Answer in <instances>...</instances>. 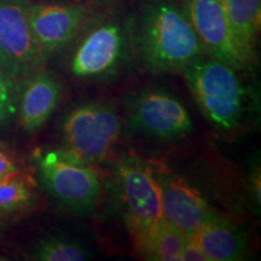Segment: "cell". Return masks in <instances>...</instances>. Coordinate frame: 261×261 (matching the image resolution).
Here are the masks:
<instances>
[{
  "label": "cell",
  "mask_w": 261,
  "mask_h": 261,
  "mask_svg": "<svg viewBox=\"0 0 261 261\" xmlns=\"http://www.w3.org/2000/svg\"><path fill=\"white\" fill-rule=\"evenodd\" d=\"M33 178L19 172L0 180V213H14L31 203L34 194Z\"/></svg>",
  "instance_id": "obj_16"
},
{
  "label": "cell",
  "mask_w": 261,
  "mask_h": 261,
  "mask_svg": "<svg viewBox=\"0 0 261 261\" xmlns=\"http://www.w3.org/2000/svg\"><path fill=\"white\" fill-rule=\"evenodd\" d=\"M61 86L56 79L42 71L29 75L18 97V120L28 132L40 128L56 109Z\"/></svg>",
  "instance_id": "obj_12"
},
{
  "label": "cell",
  "mask_w": 261,
  "mask_h": 261,
  "mask_svg": "<svg viewBox=\"0 0 261 261\" xmlns=\"http://www.w3.org/2000/svg\"><path fill=\"white\" fill-rule=\"evenodd\" d=\"M187 16L204 52L234 69L252 63L240 47L225 14L223 0H189Z\"/></svg>",
  "instance_id": "obj_7"
},
{
  "label": "cell",
  "mask_w": 261,
  "mask_h": 261,
  "mask_svg": "<svg viewBox=\"0 0 261 261\" xmlns=\"http://www.w3.org/2000/svg\"><path fill=\"white\" fill-rule=\"evenodd\" d=\"M120 132L121 121L112 107L85 104L65 119L62 151L76 161L94 165L109 155Z\"/></svg>",
  "instance_id": "obj_4"
},
{
  "label": "cell",
  "mask_w": 261,
  "mask_h": 261,
  "mask_svg": "<svg viewBox=\"0 0 261 261\" xmlns=\"http://www.w3.org/2000/svg\"><path fill=\"white\" fill-rule=\"evenodd\" d=\"M179 261H210V259L202 250V248L192 238L189 237L179 255Z\"/></svg>",
  "instance_id": "obj_20"
},
{
  "label": "cell",
  "mask_w": 261,
  "mask_h": 261,
  "mask_svg": "<svg viewBox=\"0 0 261 261\" xmlns=\"http://www.w3.org/2000/svg\"><path fill=\"white\" fill-rule=\"evenodd\" d=\"M133 122L149 135L177 138L192 129L191 117L177 98L165 92H146L132 104Z\"/></svg>",
  "instance_id": "obj_9"
},
{
  "label": "cell",
  "mask_w": 261,
  "mask_h": 261,
  "mask_svg": "<svg viewBox=\"0 0 261 261\" xmlns=\"http://www.w3.org/2000/svg\"><path fill=\"white\" fill-rule=\"evenodd\" d=\"M37 161L42 182L56 200L81 212L97 203L102 188L91 165L69 158L62 150L42 152Z\"/></svg>",
  "instance_id": "obj_5"
},
{
  "label": "cell",
  "mask_w": 261,
  "mask_h": 261,
  "mask_svg": "<svg viewBox=\"0 0 261 261\" xmlns=\"http://www.w3.org/2000/svg\"><path fill=\"white\" fill-rule=\"evenodd\" d=\"M223 5L238 45L253 61L261 24V0H223Z\"/></svg>",
  "instance_id": "obj_14"
},
{
  "label": "cell",
  "mask_w": 261,
  "mask_h": 261,
  "mask_svg": "<svg viewBox=\"0 0 261 261\" xmlns=\"http://www.w3.org/2000/svg\"><path fill=\"white\" fill-rule=\"evenodd\" d=\"M189 237L174 225L162 219L138 250L142 256L155 261H179Z\"/></svg>",
  "instance_id": "obj_15"
},
{
  "label": "cell",
  "mask_w": 261,
  "mask_h": 261,
  "mask_svg": "<svg viewBox=\"0 0 261 261\" xmlns=\"http://www.w3.org/2000/svg\"><path fill=\"white\" fill-rule=\"evenodd\" d=\"M126 223L137 249L163 219L161 189L154 166L137 158H126L116 169Z\"/></svg>",
  "instance_id": "obj_3"
},
{
  "label": "cell",
  "mask_w": 261,
  "mask_h": 261,
  "mask_svg": "<svg viewBox=\"0 0 261 261\" xmlns=\"http://www.w3.org/2000/svg\"><path fill=\"white\" fill-rule=\"evenodd\" d=\"M44 56L33 35L27 8L16 0H0V61L22 79L35 73Z\"/></svg>",
  "instance_id": "obj_6"
},
{
  "label": "cell",
  "mask_w": 261,
  "mask_h": 261,
  "mask_svg": "<svg viewBox=\"0 0 261 261\" xmlns=\"http://www.w3.org/2000/svg\"><path fill=\"white\" fill-rule=\"evenodd\" d=\"M140 51L151 70L181 71L204 50L187 14L162 3L146 14L140 32Z\"/></svg>",
  "instance_id": "obj_1"
},
{
  "label": "cell",
  "mask_w": 261,
  "mask_h": 261,
  "mask_svg": "<svg viewBox=\"0 0 261 261\" xmlns=\"http://www.w3.org/2000/svg\"><path fill=\"white\" fill-rule=\"evenodd\" d=\"M34 259L42 261H84L90 254L80 244L65 240H50L42 242L34 253Z\"/></svg>",
  "instance_id": "obj_17"
},
{
  "label": "cell",
  "mask_w": 261,
  "mask_h": 261,
  "mask_svg": "<svg viewBox=\"0 0 261 261\" xmlns=\"http://www.w3.org/2000/svg\"><path fill=\"white\" fill-rule=\"evenodd\" d=\"M122 35L114 24L94 28L81 41L70 61V71L77 77H97L112 71L122 54Z\"/></svg>",
  "instance_id": "obj_11"
},
{
  "label": "cell",
  "mask_w": 261,
  "mask_h": 261,
  "mask_svg": "<svg viewBox=\"0 0 261 261\" xmlns=\"http://www.w3.org/2000/svg\"><path fill=\"white\" fill-rule=\"evenodd\" d=\"M160 189L163 219L191 237L215 212L203 195L184 178L154 167Z\"/></svg>",
  "instance_id": "obj_8"
},
{
  "label": "cell",
  "mask_w": 261,
  "mask_h": 261,
  "mask_svg": "<svg viewBox=\"0 0 261 261\" xmlns=\"http://www.w3.org/2000/svg\"><path fill=\"white\" fill-rule=\"evenodd\" d=\"M236 70L217 58L198 57L180 71L205 117L223 129L236 126L242 115L244 90Z\"/></svg>",
  "instance_id": "obj_2"
},
{
  "label": "cell",
  "mask_w": 261,
  "mask_h": 261,
  "mask_svg": "<svg viewBox=\"0 0 261 261\" xmlns=\"http://www.w3.org/2000/svg\"><path fill=\"white\" fill-rule=\"evenodd\" d=\"M19 79L0 61V125L17 114Z\"/></svg>",
  "instance_id": "obj_18"
},
{
  "label": "cell",
  "mask_w": 261,
  "mask_h": 261,
  "mask_svg": "<svg viewBox=\"0 0 261 261\" xmlns=\"http://www.w3.org/2000/svg\"><path fill=\"white\" fill-rule=\"evenodd\" d=\"M22 172L11 150L0 143V180Z\"/></svg>",
  "instance_id": "obj_19"
},
{
  "label": "cell",
  "mask_w": 261,
  "mask_h": 261,
  "mask_svg": "<svg viewBox=\"0 0 261 261\" xmlns=\"http://www.w3.org/2000/svg\"><path fill=\"white\" fill-rule=\"evenodd\" d=\"M27 14L35 41L46 55L73 39L85 12L79 5L39 4L27 8Z\"/></svg>",
  "instance_id": "obj_10"
},
{
  "label": "cell",
  "mask_w": 261,
  "mask_h": 261,
  "mask_svg": "<svg viewBox=\"0 0 261 261\" xmlns=\"http://www.w3.org/2000/svg\"><path fill=\"white\" fill-rule=\"evenodd\" d=\"M202 248L210 261L241 259L246 250L242 231L226 218L215 213L190 237Z\"/></svg>",
  "instance_id": "obj_13"
}]
</instances>
